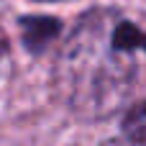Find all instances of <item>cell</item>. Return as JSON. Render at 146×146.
Here are the masks:
<instances>
[{
  "mask_svg": "<svg viewBox=\"0 0 146 146\" xmlns=\"http://www.w3.org/2000/svg\"><path fill=\"white\" fill-rule=\"evenodd\" d=\"M110 13L85 18L56 64V85L64 103L85 118H105L123 108L133 77V54L118 36Z\"/></svg>",
  "mask_w": 146,
  "mask_h": 146,
  "instance_id": "obj_1",
  "label": "cell"
},
{
  "mask_svg": "<svg viewBox=\"0 0 146 146\" xmlns=\"http://www.w3.org/2000/svg\"><path fill=\"white\" fill-rule=\"evenodd\" d=\"M21 28H23V41L31 51H44L59 33V21L54 18H23L21 21Z\"/></svg>",
  "mask_w": 146,
  "mask_h": 146,
  "instance_id": "obj_2",
  "label": "cell"
},
{
  "mask_svg": "<svg viewBox=\"0 0 146 146\" xmlns=\"http://www.w3.org/2000/svg\"><path fill=\"white\" fill-rule=\"evenodd\" d=\"M123 133L131 139H146V100L128 108L123 115Z\"/></svg>",
  "mask_w": 146,
  "mask_h": 146,
  "instance_id": "obj_3",
  "label": "cell"
},
{
  "mask_svg": "<svg viewBox=\"0 0 146 146\" xmlns=\"http://www.w3.org/2000/svg\"><path fill=\"white\" fill-rule=\"evenodd\" d=\"M100 146H146V139H131V136H126V139L105 141V144H100Z\"/></svg>",
  "mask_w": 146,
  "mask_h": 146,
  "instance_id": "obj_4",
  "label": "cell"
}]
</instances>
